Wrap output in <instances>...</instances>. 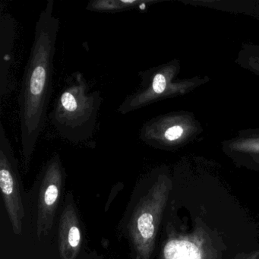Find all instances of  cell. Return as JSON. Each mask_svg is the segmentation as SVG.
<instances>
[{
    "mask_svg": "<svg viewBox=\"0 0 259 259\" xmlns=\"http://www.w3.org/2000/svg\"><path fill=\"white\" fill-rule=\"evenodd\" d=\"M60 19L54 13V1L48 0L34 30V41L22 77L19 97L22 158L29 166L46 122L53 87L54 60Z\"/></svg>",
    "mask_w": 259,
    "mask_h": 259,
    "instance_id": "1",
    "label": "cell"
},
{
    "mask_svg": "<svg viewBox=\"0 0 259 259\" xmlns=\"http://www.w3.org/2000/svg\"><path fill=\"white\" fill-rule=\"evenodd\" d=\"M101 103V92L92 89L81 72H75L66 79L49 119L63 139L82 143L93 136Z\"/></svg>",
    "mask_w": 259,
    "mask_h": 259,
    "instance_id": "2",
    "label": "cell"
},
{
    "mask_svg": "<svg viewBox=\"0 0 259 259\" xmlns=\"http://www.w3.org/2000/svg\"><path fill=\"white\" fill-rule=\"evenodd\" d=\"M171 189L172 182L169 177L160 174L135 208L128 230L138 259H150L154 252L156 237Z\"/></svg>",
    "mask_w": 259,
    "mask_h": 259,
    "instance_id": "3",
    "label": "cell"
},
{
    "mask_svg": "<svg viewBox=\"0 0 259 259\" xmlns=\"http://www.w3.org/2000/svg\"><path fill=\"white\" fill-rule=\"evenodd\" d=\"M0 188L13 231L20 235L25 217L20 176L17 160L2 122H0Z\"/></svg>",
    "mask_w": 259,
    "mask_h": 259,
    "instance_id": "4",
    "label": "cell"
},
{
    "mask_svg": "<svg viewBox=\"0 0 259 259\" xmlns=\"http://www.w3.org/2000/svg\"><path fill=\"white\" fill-rule=\"evenodd\" d=\"M176 70L175 64L169 63L139 72L141 78L139 88L121 103L117 112L125 115L174 95L176 86L170 81Z\"/></svg>",
    "mask_w": 259,
    "mask_h": 259,
    "instance_id": "5",
    "label": "cell"
},
{
    "mask_svg": "<svg viewBox=\"0 0 259 259\" xmlns=\"http://www.w3.org/2000/svg\"><path fill=\"white\" fill-rule=\"evenodd\" d=\"M64 169L58 154L48 160L42 172L37 201V235L46 236L52 228L64 180Z\"/></svg>",
    "mask_w": 259,
    "mask_h": 259,
    "instance_id": "6",
    "label": "cell"
},
{
    "mask_svg": "<svg viewBox=\"0 0 259 259\" xmlns=\"http://www.w3.org/2000/svg\"><path fill=\"white\" fill-rule=\"evenodd\" d=\"M16 39V23L10 13H4L0 19V96L13 92L15 85L10 78Z\"/></svg>",
    "mask_w": 259,
    "mask_h": 259,
    "instance_id": "7",
    "label": "cell"
},
{
    "mask_svg": "<svg viewBox=\"0 0 259 259\" xmlns=\"http://www.w3.org/2000/svg\"><path fill=\"white\" fill-rule=\"evenodd\" d=\"M81 233L73 204H66L59 225V249L61 259H75L80 251Z\"/></svg>",
    "mask_w": 259,
    "mask_h": 259,
    "instance_id": "8",
    "label": "cell"
},
{
    "mask_svg": "<svg viewBox=\"0 0 259 259\" xmlns=\"http://www.w3.org/2000/svg\"><path fill=\"white\" fill-rule=\"evenodd\" d=\"M157 0H93L86 7L89 11L101 13H117L131 10H145L157 4Z\"/></svg>",
    "mask_w": 259,
    "mask_h": 259,
    "instance_id": "9",
    "label": "cell"
},
{
    "mask_svg": "<svg viewBox=\"0 0 259 259\" xmlns=\"http://www.w3.org/2000/svg\"><path fill=\"white\" fill-rule=\"evenodd\" d=\"M165 259H204V254L198 240L191 238H177L169 240L163 250Z\"/></svg>",
    "mask_w": 259,
    "mask_h": 259,
    "instance_id": "10",
    "label": "cell"
},
{
    "mask_svg": "<svg viewBox=\"0 0 259 259\" xmlns=\"http://www.w3.org/2000/svg\"><path fill=\"white\" fill-rule=\"evenodd\" d=\"M233 148H234L235 151L252 154L254 155L253 158H256L257 155H258L257 158L259 159V139H247V140L237 142V143H235Z\"/></svg>",
    "mask_w": 259,
    "mask_h": 259,
    "instance_id": "11",
    "label": "cell"
}]
</instances>
